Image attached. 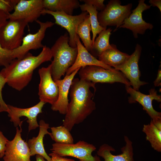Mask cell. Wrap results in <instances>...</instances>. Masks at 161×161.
I'll return each mask as SVG.
<instances>
[{
    "instance_id": "cell-32",
    "label": "cell",
    "mask_w": 161,
    "mask_h": 161,
    "mask_svg": "<svg viewBox=\"0 0 161 161\" xmlns=\"http://www.w3.org/2000/svg\"><path fill=\"white\" fill-rule=\"evenodd\" d=\"M8 140L0 130V158L3 157L6 150V145Z\"/></svg>"
},
{
    "instance_id": "cell-36",
    "label": "cell",
    "mask_w": 161,
    "mask_h": 161,
    "mask_svg": "<svg viewBox=\"0 0 161 161\" xmlns=\"http://www.w3.org/2000/svg\"><path fill=\"white\" fill-rule=\"evenodd\" d=\"M149 2L151 5L153 7H157L161 12V0H150Z\"/></svg>"
},
{
    "instance_id": "cell-21",
    "label": "cell",
    "mask_w": 161,
    "mask_h": 161,
    "mask_svg": "<svg viewBox=\"0 0 161 161\" xmlns=\"http://www.w3.org/2000/svg\"><path fill=\"white\" fill-rule=\"evenodd\" d=\"M143 131L146 135V139L151 147L158 152H161V120H151L150 123L144 125Z\"/></svg>"
},
{
    "instance_id": "cell-20",
    "label": "cell",
    "mask_w": 161,
    "mask_h": 161,
    "mask_svg": "<svg viewBox=\"0 0 161 161\" xmlns=\"http://www.w3.org/2000/svg\"><path fill=\"white\" fill-rule=\"evenodd\" d=\"M39 130L38 136L29 139L27 143L30 149L31 156L35 155H39L44 157L47 161H51V158L46 152L43 143L45 135L48 134L51 137V133L48 131L49 128V124L46 123L43 120L39 123Z\"/></svg>"
},
{
    "instance_id": "cell-10",
    "label": "cell",
    "mask_w": 161,
    "mask_h": 161,
    "mask_svg": "<svg viewBox=\"0 0 161 161\" xmlns=\"http://www.w3.org/2000/svg\"><path fill=\"white\" fill-rule=\"evenodd\" d=\"M43 0H19L9 19L23 20L28 23L36 21L44 9Z\"/></svg>"
},
{
    "instance_id": "cell-13",
    "label": "cell",
    "mask_w": 161,
    "mask_h": 161,
    "mask_svg": "<svg viewBox=\"0 0 161 161\" xmlns=\"http://www.w3.org/2000/svg\"><path fill=\"white\" fill-rule=\"evenodd\" d=\"M45 103L40 101L35 105L26 108H19L7 104L9 109L8 115L10 118V121L13 123L15 126H19L21 128L23 121H21L20 118L22 116L26 117L28 119L27 122L29 123V131L35 129L39 126L37 117L42 112V109Z\"/></svg>"
},
{
    "instance_id": "cell-4",
    "label": "cell",
    "mask_w": 161,
    "mask_h": 161,
    "mask_svg": "<svg viewBox=\"0 0 161 161\" xmlns=\"http://www.w3.org/2000/svg\"><path fill=\"white\" fill-rule=\"evenodd\" d=\"M80 79L96 83H112L119 82L131 86V84L120 71L106 69L102 67L91 65L82 67L78 72Z\"/></svg>"
},
{
    "instance_id": "cell-9",
    "label": "cell",
    "mask_w": 161,
    "mask_h": 161,
    "mask_svg": "<svg viewBox=\"0 0 161 161\" xmlns=\"http://www.w3.org/2000/svg\"><path fill=\"white\" fill-rule=\"evenodd\" d=\"M87 12H82L80 14L72 16L62 12H54L44 9L42 14H48L52 16L55 20V24L65 29L69 34V44L73 48L77 47L76 38L78 26L82 22L88 14Z\"/></svg>"
},
{
    "instance_id": "cell-33",
    "label": "cell",
    "mask_w": 161,
    "mask_h": 161,
    "mask_svg": "<svg viewBox=\"0 0 161 161\" xmlns=\"http://www.w3.org/2000/svg\"><path fill=\"white\" fill-rule=\"evenodd\" d=\"M49 155L51 157V161H75L73 159L61 157L52 152Z\"/></svg>"
},
{
    "instance_id": "cell-8",
    "label": "cell",
    "mask_w": 161,
    "mask_h": 161,
    "mask_svg": "<svg viewBox=\"0 0 161 161\" xmlns=\"http://www.w3.org/2000/svg\"><path fill=\"white\" fill-rule=\"evenodd\" d=\"M39 25L38 31L34 34L29 33L24 37L21 45L18 48L12 50L14 59L23 58L30 50L43 48L44 45L42 41L44 38L47 29L55 24L51 21L42 22L37 20L36 21Z\"/></svg>"
},
{
    "instance_id": "cell-6",
    "label": "cell",
    "mask_w": 161,
    "mask_h": 161,
    "mask_svg": "<svg viewBox=\"0 0 161 161\" xmlns=\"http://www.w3.org/2000/svg\"><path fill=\"white\" fill-rule=\"evenodd\" d=\"M28 24L23 20H8L0 28L1 46L10 50L19 47L22 43L24 29Z\"/></svg>"
},
{
    "instance_id": "cell-37",
    "label": "cell",
    "mask_w": 161,
    "mask_h": 161,
    "mask_svg": "<svg viewBox=\"0 0 161 161\" xmlns=\"http://www.w3.org/2000/svg\"><path fill=\"white\" fill-rule=\"evenodd\" d=\"M35 157L36 161H47L43 157L39 155H36Z\"/></svg>"
},
{
    "instance_id": "cell-3",
    "label": "cell",
    "mask_w": 161,
    "mask_h": 161,
    "mask_svg": "<svg viewBox=\"0 0 161 161\" xmlns=\"http://www.w3.org/2000/svg\"><path fill=\"white\" fill-rule=\"evenodd\" d=\"M69 41V36L66 32L59 37L50 48L53 58L50 64L52 76L54 80L61 79L75 61L77 48L71 47Z\"/></svg>"
},
{
    "instance_id": "cell-19",
    "label": "cell",
    "mask_w": 161,
    "mask_h": 161,
    "mask_svg": "<svg viewBox=\"0 0 161 161\" xmlns=\"http://www.w3.org/2000/svg\"><path fill=\"white\" fill-rule=\"evenodd\" d=\"M80 68H79L62 79L54 80L58 88V96L56 101L51 105L53 111H58L61 114H65L69 103L68 95L72 82Z\"/></svg>"
},
{
    "instance_id": "cell-28",
    "label": "cell",
    "mask_w": 161,
    "mask_h": 161,
    "mask_svg": "<svg viewBox=\"0 0 161 161\" xmlns=\"http://www.w3.org/2000/svg\"><path fill=\"white\" fill-rule=\"evenodd\" d=\"M14 59L12 50L4 48L0 44V66H6Z\"/></svg>"
},
{
    "instance_id": "cell-2",
    "label": "cell",
    "mask_w": 161,
    "mask_h": 161,
    "mask_svg": "<svg viewBox=\"0 0 161 161\" xmlns=\"http://www.w3.org/2000/svg\"><path fill=\"white\" fill-rule=\"evenodd\" d=\"M52 58L50 49L45 45L37 56L29 52L22 58L13 59L0 73L9 86L21 91L31 80L34 71L43 63L52 61Z\"/></svg>"
},
{
    "instance_id": "cell-1",
    "label": "cell",
    "mask_w": 161,
    "mask_h": 161,
    "mask_svg": "<svg viewBox=\"0 0 161 161\" xmlns=\"http://www.w3.org/2000/svg\"><path fill=\"white\" fill-rule=\"evenodd\" d=\"M95 83L78 78H74L70 88L69 103L63 125L70 131L75 125L83 121L96 109L90 89L96 90Z\"/></svg>"
},
{
    "instance_id": "cell-5",
    "label": "cell",
    "mask_w": 161,
    "mask_h": 161,
    "mask_svg": "<svg viewBox=\"0 0 161 161\" xmlns=\"http://www.w3.org/2000/svg\"><path fill=\"white\" fill-rule=\"evenodd\" d=\"M121 4L119 0H111L103 10L98 13L97 19L101 26L106 29L108 26H116L114 31L123 24L131 13L132 4Z\"/></svg>"
},
{
    "instance_id": "cell-30",
    "label": "cell",
    "mask_w": 161,
    "mask_h": 161,
    "mask_svg": "<svg viewBox=\"0 0 161 161\" xmlns=\"http://www.w3.org/2000/svg\"><path fill=\"white\" fill-rule=\"evenodd\" d=\"M6 81L4 77L0 73V112H8L9 110L7 104L2 97V90Z\"/></svg>"
},
{
    "instance_id": "cell-16",
    "label": "cell",
    "mask_w": 161,
    "mask_h": 161,
    "mask_svg": "<svg viewBox=\"0 0 161 161\" xmlns=\"http://www.w3.org/2000/svg\"><path fill=\"white\" fill-rule=\"evenodd\" d=\"M21 128H16L13 139L6 145L4 161H31L30 151L27 143L21 137Z\"/></svg>"
},
{
    "instance_id": "cell-23",
    "label": "cell",
    "mask_w": 161,
    "mask_h": 161,
    "mask_svg": "<svg viewBox=\"0 0 161 161\" xmlns=\"http://www.w3.org/2000/svg\"><path fill=\"white\" fill-rule=\"evenodd\" d=\"M44 9L54 12H62L72 15L74 10L80 7L78 0H43Z\"/></svg>"
},
{
    "instance_id": "cell-31",
    "label": "cell",
    "mask_w": 161,
    "mask_h": 161,
    "mask_svg": "<svg viewBox=\"0 0 161 161\" xmlns=\"http://www.w3.org/2000/svg\"><path fill=\"white\" fill-rule=\"evenodd\" d=\"M84 4H89L96 7L97 10L100 11L104 9L106 6L104 4V0H81Z\"/></svg>"
},
{
    "instance_id": "cell-11",
    "label": "cell",
    "mask_w": 161,
    "mask_h": 161,
    "mask_svg": "<svg viewBox=\"0 0 161 161\" xmlns=\"http://www.w3.org/2000/svg\"><path fill=\"white\" fill-rule=\"evenodd\" d=\"M38 73L40 78L38 92L40 101L52 105L58 99V88L52 76L51 64L39 69Z\"/></svg>"
},
{
    "instance_id": "cell-18",
    "label": "cell",
    "mask_w": 161,
    "mask_h": 161,
    "mask_svg": "<svg viewBox=\"0 0 161 161\" xmlns=\"http://www.w3.org/2000/svg\"><path fill=\"white\" fill-rule=\"evenodd\" d=\"M76 43L78 51L76 58L74 63L67 70L66 75H69L79 68L91 65L99 66L107 70L114 69L104 64L91 54L82 44L77 35L76 38Z\"/></svg>"
},
{
    "instance_id": "cell-27",
    "label": "cell",
    "mask_w": 161,
    "mask_h": 161,
    "mask_svg": "<svg viewBox=\"0 0 161 161\" xmlns=\"http://www.w3.org/2000/svg\"><path fill=\"white\" fill-rule=\"evenodd\" d=\"M51 139L56 143L64 144L74 143L73 137L69 130L64 126L50 128Z\"/></svg>"
},
{
    "instance_id": "cell-15",
    "label": "cell",
    "mask_w": 161,
    "mask_h": 161,
    "mask_svg": "<svg viewBox=\"0 0 161 161\" xmlns=\"http://www.w3.org/2000/svg\"><path fill=\"white\" fill-rule=\"evenodd\" d=\"M144 1V0L138 1L137 7L132 10V13L119 27L130 30L135 38L138 37V34L143 35L147 30H151L153 28L152 24L146 22L143 19V12L149 9L151 6L145 3Z\"/></svg>"
},
{
    "instance_id": "cell-12",
    "label": "cell",
    "mask_w": 161,
    "mask_h": 161,
    "mask_svg": "<svg viewBox=\"0 0 161 161\" xmlns=\"http://www.w3.org/2000/svg\"><path fill=\"white\" fill-rule=\"evenodd\" d=\"M142 50V47L138 44H136L134 52L122 65L114 68L120 71L131 84L133 88L139 91L141 86L148 83L141 81L140 78V72L138 66L139 61Z\"/></svg>"
},
{
    "instance_id": "cell-22",
    "label": "cell",
    "mask_w": 161,
    "mask_h": 161,
    "mask_svg": "<svg viewBox=\"0 0 161 161\" xmlns=\"http://www.w3.org/2000/svg\"><path fill=\"white\" fill-rule=\"evenodd\" d=\"M112 47L103 52L98 57L104 64L115 68L123 64L129 56L127 53L118 50L116 45L112 44Z\"/></svg>"
},
{
    "instance_id": "cell-26",
    "label": "cell",
    "mask_w": 161,
    "mask_h": 161,
    "mask_svg": "<svg viewBox=\"0 0 161 161\" xmlns=\"http://www.w3.org/2000/svg\"><path fill=\"white\" fill-rule=\"evenodd\" d=\"M79 7L82 12H87L89 14L92 33V40L93 44L97 35L102 30L106 29L101 26L99 23L97 18L98 12L96 7L91 4H86L80 5Z\"/></svg>"
},
{
    "instance_id": "cell-34",
    "label": "cell",
    "mask_w": 161,
    "mask_h": 161,
    "mask_svg": "<svg viewBox=\"0 0 161 161\" xmlns=\"http://www.w3.org/2000/svg\"><path fill=\"white\" fill-rule=\"evenodd\" d=\"M10 14L0 10V28L9 20L8 17Z\"/></svg>"
},
{
    "instance_id": "cell-17",
    "label": "cell",
    "mask_w": 161,
    "mask_h": 161,
    "mask_svg": "<svg viewBox=\"0 0 161 161\" xmlns=\"http://www.w3.org/2000/svg\"><path fill=\"white\" fill-rule=\"evenodd\" d=\"M124 140L125 145L121 148V154H113L111 151H115V149L111 146L104 144L100 147L97 155L103 158L104 161H134L132 142L126 136H124ZM97 161H101L97 156Z\"/></svg>"
},
{
    "instance_id": "cell-14",
    "label": "cell",
    "mask_w": 161,
    "mask_h": 161,
    "mask_svg": "<svg viewBox=\"0 0 161 161\" xmlns=\"http://www.w3.org/2000/svg\"><path fill=\"white\" fill-rule=\"evenodd\" d=\"M125 88L127 92L130 95L128 99L129 103L138 102L142 106L143 109L149 115L151 120L156 121L161 120V113L156 111L152 105L154 100L158 102L161 101V95L157 94L155 89H151L149 91V94L145 95L134 90L130 86L125 85Z\"/></svg>"
},
{
    "instance_id": "cell-24",
    "label": "cell",
    "mask_w": 161,
    "mask_h": 161,
    "mask_svg": "<svg viewBox=\"0 0 161 161\" xmlns=\"http://www.w3.org/2000/svg\"><path fill=\"white\" fill-rule=\"evenodd\" d=\"M112 29L110 28L103 30L98 34L92 45L90 53L95 57L100 55L106 50L112 47L109 42Z\"/></svg>"
},
{
    "instance_id": "cell-29",
    "label": "cell",
    "mask_w": 161,
    "mask_h": 161,
    "mask_svg": "<svg viewBox=\"0 0 161 161\" xmlns=\"http://www.w3.org/2000/svg\"><path fill=\"white\" fill-rule=\"evenodd\" d=\"M19 0H0V10L10 14Z\"/></svg>"
},
{
    "instance_id": "cell-25",
    "label": "cell",
    "mask_w": 161,
    "mask_h": 161,
    "mask_svg": "<svg viewBox=\"0 0 161 161\" xmlns=\"http://www.w3.org/2000/svg\"><path fill=\"white\" fill-rule=\"evenodd\" d=\"M92 30L89 15L88 14L84 21L78 26L76 30L77 35L80 38L84 47L89 52L92 45L91 38L90 32Z\"/></svg>"
},
{
    "instance_id": "cell-7",
    "label": "cell",
    "mask_w": 161,
    "mask_h": 161,
    "mask_svg": "<svg viewBox=\"0 0 161 161\" xmlns=\"http://www.w3.org/2000/svg\"><path fill=\"white\" fill-rule=\"evenodd\" d=\"M93 145L83 140L74 144L55 143L50 150L52 152L63 157L70 156L78 159L79 161H97V156H92L96 150Z\"/></svg>"
},
{
    "instance_id": "cell-35",
    "label": "cell",
    "mask_w": 161,
    "mask_h": 161,
    "mask_svg": "<svg viewBox=\"0 0 161 161\" xmlns=\"http://www.w3.org/2000/svg\"><path fill=\"white\" fill-rule=\"evenodd\" d=\"M154 85L156 86H161V69H159L158 70L156 79L154 82Z\"/></svg>"
}]
</instances>
